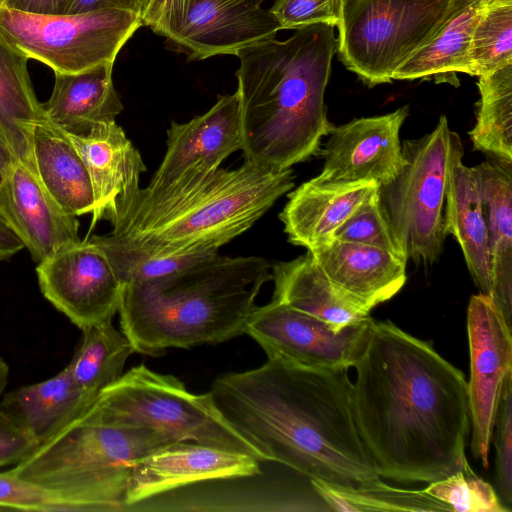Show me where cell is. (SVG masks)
<instances>
[{
	"instance_id": "obj_1",
	"label": "cell",
	"mask_w": 512,
	"mask_h": 512,
	"mask_svg": "<svg viewBox=\"0 0 512 512\" xmlns=\"http://www.w3.org/2000/svg\"><path fill=\"white\" fill-rule=\"evenodd\" d=\"M354 367V420L381 478L431 483L463 468L470 418L460 370L390 321L373 322Z\"/></svg>"
},
{
	"instance_id": "obj_2",
	"label": "cell",
	"mask_w": 512,
	"mask_h": 512,
	"mask_svg": "<svg viewBox=\"0 0 512 512\" xmlns=\"http://www.w3.org/2000/svg\"><path fill=\"white\" fill-rule=\"evenodd\" d=\"M348 369L267 357L257 368L219 375L209 392L265 461L310 480L370 488L383 481L354 420Z\"/></svg>"
},
{
	"instance_id": "obj_3",
	"label": "cell",
	"mask_w": 512,
	"mask_h": 512,
	"mask_svg": "<svg viewBox=\"0 0 512 512\" xmlns=\"http://www.w3.org/2000/svg\"><path fill=\"white\" fill-rule=\"evenodd\" d=\"M336 51L334 27L320 23L236 54L245 161L285 170L321 152L334 127L324 94Z\"/></svg>"
},
{
	"instance_id": "obj_4",
	"label": "cell",
	"mask_w": 512,
	"mask_h": 512,
	"mask_svg": "<svg viewBox=\"0 0 512 512\" xmlns=\"http://www.w3.org/2000/svg\"><path fill=\"white\" fill-rule=\"evenodd\" d=\"M290 169L247 161L139 188L110 221L111 234L158 256L217 253L294 187Z\"/></svg>"
},
{
	"instance_id": "obj_5",
	"label": "cell",
	"mask_w": 512,
	"mask_h": 512,
	"mask_svg": "<svg viewBox=\"0 0 512 512\" xmlns=\"http://www.w3.org/2000/svg\"><path fill=\"white\" fill-rule=\"evenodd\" d=\"M258 256L209 255L164 277L122 286L121 331L135 352L218 344L245 334L262 286L272 280Z\"/></svg>"
},
{
	"instance_id": "obj_6",
	"label": "cell",
	"mask_w": 512,
	"mask_h": 512,
	"mask_svg": "<svg viewBox=\"0 0 512 512\" xmlns=\"http://www.w3.org/2000/svg\"><path fill=\"white\" fill-rule=\"evenodd\" d=\"M175 442L148 428L103 423L85 410L8 471L60 493L81 512L127 511L133 462Z\"/></svg>"
},
{
	"instance_id": "obj_7",
	"label": "cell",
	"mask_w": 512,
	"mask_h": 512,
	"mask_svg": "<svg viewBox=\"0 0 512 512\" xmlns=\"http://www.w3.org/2000/svg\"><path fill=\"white\" fill-rule=\"evenodd\" d=\"M86 411L120 427L148 428L176 441H191L250 455L262 454L223 416L210 392L195 394L173 375L133 366L103 388Z\"/></svg>"
},
{
	"instance_id": "obj_8",
	"label": "cell",
	"mask_w": 512,
	"mask_h": 512,
	"mask_svg": "<svg viewBox=\"0 0 512 512\" xmlns=\"http://www.w3.org/2000/svg\"><path fill=\"white\" fill-rule=\"evenodd\" d=\"M458 136L442 115L431 132L402 143L400 172L379 187L383 212L407 260L414 263L432 264L443 250L445 196Z\"/></svg>"
},
{
	"instance_id": "obj_9",
	"label": "cell",
	"mask_w": 512,
	"mask_h": 512,
	"mask_svg": "<svg viewBox=\"0 0 512 512\" xmlns=\"http://www.w3.org/2000/svg\"><path fill=\"white\" fill-rule=\"evenodd\" d=\"M451 0H341L337 51L365 84L390 83L436 31Z\"/></svg>"
},
{
	"instance_id": "obj_10",
	"label": "cell",
	"mask_w": 512,
	"mask_h": 512,
	"mask_svg": "<svg viewBox=\"0 0 512 512\" xmlns=\"http://www.w3.org/2000/svg\"><path fill=\"white\" fill-rule=\"evenodd\" d=\"M142 25L141 15L121 9L46 15L0 6V39L54 73L73 74L114 63Z\"/></svg>"
},
{
	"instance_id": "obj_11",
	"label": "cell",
	"mask_w": 512,
	"mask_h": 512,
	"mask_svg": "<svg viewBox=\"0 0 512 512\" xmlns=\"http://www.w3.org/2000/svg\"><path fill=\"white\" fill-rule=\"evenodd\" d=\"M512 326L490 296L470 298L467 333L470 378L467 398L472 429L471 451L489 467L490 443L504 388L512 379Z\"/></svg>"
},
{
	"instance_id": "obj_12",
	"label": "cell",
	"mask_w": 512,
	"mask_h": 512,
	"mask_svg": "<svg viewBox=\"0 0 512 512\" xmlns=\"http://www.w3.org/2000/svg\"><path fill=\"white\" fill-rule=\"evenodd\" d=\"M374 320L338 330L311 315L271 300L256 306L245 334L253 338L267 357L314 368L354 367L361 356Z\"/></svg>"
},
{
	"instance_id": "obj_13",
	"label": "cell",
	"mask_w": 512,
	"mask_h": 512,
	"mask_svg": "<svg viewBox=\"0 0 512 512\" xmlns=\"http://www.w3.org/2000/svg\"><path fill=\"white\" fill-rule=\"evenodd\" d=\"M36 273L43 296L81 330L119 310L122 284L87 237L38 263Z\"/></svg>"
},
{
	"instance_id": "obj_14",
	"label": "cell",
	"mask_w": 512,
	"mask_h": 512,
	"mask_svg": "<svg viewBox=\"0 0 512 512\" xmlns=\"http://www.w3.org/2000/svg\"><path fill=\"white\" fill-rule=\"evenodd\" d=\"M409 114L403 106L388 114L354 119L333 127L325 148L324 183L375 182L384 186L400 172L404 158L400 129Z\"/></svg>"
},
{
	"instance_id": "obj_15",
	"label": "cell",
	"mask_w": 512,
	"mask_h": 512,
	"mask_svg": "<svg viewBox=\"0 0 512 512\" xmlns=\"http://www.w3.org/2000/svg\"><path fill=\"white\" fill-rule=\"evenodd\" d=\"M260 461L233 450L179 441L133 462L126 493L127 511L193 484L253 477Z\"/></svg>"
},
{
	"instance_id": "obj_16",
	"label": "cell",
	"mask_w": 512,
	"mask_h": 512,
	"mask_svg": "<svg viewBox=\"0 0 512 512\" xmlns=\"http://www.w3.org/2000/svg\"><path fill=\"white\" fill-rule=\"evenodd\" d=\"M264 0H192L180 26L168 37L193 59L236 55L240 50L275 38L282 30Z\"/></svg>"
},
{
	"instance_id": "obj_17",
	"label": "cell",
	"mask_w": 512,
	"mask_h": 512,
	"mask_svg": "<svg viewBox=\"0 0 512 512\" xmlns=\"http://www.w3.org/2000/svg\"><path fill=\"white\" fill-rule=\"evenodd\" d=\"M241 149L238 93L219 96L204 114L185 123L171 122L166 152L149 185H164L186 174L216 170Z\"/></svg>"
},
{
	"instance_id": "obj_18",
	"label": "cell",
	"mask_w": 512,
	"mask_h": 512,
	"mask_svg": "<svg viewBox=\"0 0 512 512\" xmlns=\"http://www.w3.org/2000/svg\"><path fill=\"white\" fill-rule=\"evenodd\" d=\"M0 214L37 264L81 241L77 218L19 161L0 181Z\"/></svg>"
},
{
	"instance_id": "obj_19",
	"label": "cell",
	"mask_w": 512,
	"mask_h": 512,
	"mask_svg": "<svg viewBox=\"0 0 512 512\" xmlns=\"http://www.w3.org/2000/svg\"><path fill=\"white\" fill-rule=\"evenodd\" d=\"M65 134L83 160L91 181V231L100 220L110 222L119 206L140 188V176L146 166L116 121L98 124L84 135Z\"/></svg>"
},
{
	"instance_id": "obj_20",
	"label": "cell",
	"mask_w": 512,
	"mask_h": 512,
	"mask_svg": "<svg viewBox=\"0 0 512 512\" xmlns=\"http://www.w3.org/2000/svg\"><path fill=\"white\" fill-rule=\"evenodd\" d=\"M308 252L338 289L368 311L406 282L407 261L377 247L332 239Z\"/></svg>"
},
{
	"instance_id": "obj_21",
	"label": "cell",
	"mask_w": 512,
	"mask_h": 512,
	"mask_svg": "<svg viewBox=\"0 0 512 512\" xmlns=\"http://www.w3.org/2000/svg\"><path fill=\"white\" fill-rule=\"evenodd\" d=\"M378 193L375 182L324 183L312 178L289 194L279 219L288 241L309 251L331 241L336 230Z\"/></svg>"
},
{
	"instance_id": "obj_22",
	"label": "cell",
	"mask_w": 512,
	"mask_h": 512,
	"mask_svg": "<svg viewBox=\"0 0 512 512\" xmlns=\"http://www.w3.org/2000/svg\"><path fill=\"white\" fill-rule=\"evenodd\" d=\"M463 156V145L458 136L445 196V233L453 235L459 243L480 293L491 297L493 276L485 207L475 169L464 165Z\"/></svg>"
},
{
	"instance_id": "obj_23",
	"label": "cell",
	"mask_w": 512,
	"mask_h": 512,
	"mask_svg": "<svg viewBox=\"0 0 512 512\" xmlns=\"http://www.w3.org/2000/svg\"><path fill=\"white\" fill-rule=\"evenodd\" d=\"M114 63L73 73H54V85L42 103L45 120L67 134L84 135L94 126L116 121L123 104L114 88Z\"/></svg>"
},
{
	"instance_id": "obj_24",
	"label": "cell",
	"mask_w": 512,
	"mask_h": 512,
	"mask_svg": "<svg viewBox=\"0 0 512 512\" xmlns=\"http://www.w3.org/2000/svg\"><path fill=\"white\" fill-rule=\"evenodd\" d=\"M272 268V300L311 315L341 330L370 318L361 307L325 275L307 251L290 261L275 263Z\"/></svg>"
},
{
	"instance_id": "obj_25",
	"label": "cell",
	"mask_w": 512,
	"mask_h": 512,
	"mask_svg": "<svg viewBox=\"0 0 512 512\" xmlns=\"http://www.w3.org/2000/svg\"><path fill=\"white\" fill-rule=\"evenodd\" d=\"M95 398L76 383L66 366L49 379L7 393L0 406L40 445L82 414Z\"/></svg>"
},
{
	"instance_id": "obj_26",
	"label": "cell",
	"mask_w": 512,
	"mask_h": 512,
	"mask_svg": "<svg viewBox=\"0 0 512 512\" xmlns=\"http://www.w3.org/2000/svg\"><path fill=\"white\" fill-rule=\"evenodd\" d=\"M474 169L488 224L491 298L512 326V162L489 156Z\"/></svg>"
},
{
	"instance_id": "obj_27",
	"label": "cell",
	"mask_w": 512,
	"mask_h": 512,
	"mask_svg": "<svg viewBox=\"0 0 512 512\" xmlns=\"http://www.w3.org/2000/svg\"><path fill=\"white\" fill-rule=\"evenodd\" d=\"M32 155L40 181L68 214H92L94 197L88 171L63 131L45 119L40 121L33 130Z\"/></svg>"
},
{
	"instance_id": "obj_28",
	"label": "cell",
	"mask_w": 512,
	"mask_h": 512,
	"mask_svg": "<svg viewBox=\"0 0 512 512\" xmlns=\"http://www.w3.org/2000/svg\"><path fill=\"white\" fill-rule=\"evenodd\" d=\"M485 0H451L444 18L429 40L396 71L393 80L434 76L449 80L455 73L470 75L469 49L473 29Z\"/></svg>"
},
{
	"instance_id": "obj_29",
	"label": "cell",
	"mask_w": 512,
	"mask_h": 512,
	"mask_svg": "<svg viewBox=\"0 0 512 512\" xmlns=\"http://www.w3.org/2000/svg\"><path fill=\"white\" fill-rule=\"evenodd\" d=\"M27 62L26 57L0 39V129L17 160L37 175L32 136L35 126L45 118Z\"/></svg>"
},
{
	"instance_id": "obj_30",
	"label": "cell",
	"mask_w": 512,
	"mask_h": 512,
	"mask_svg": "<svg viewBox=\"0 0 512 512\" xmlns=\"http://www.w3.org/2000/svg\"><path fill=\"white\" fill-rule=\"evenodd\" d=\"M82 339L68 363L76 383L85 391L98 395L123 374L127 359L136 353L112 320L91 325L82 330Z\"/></svg>"
},
{
	"instance_id": "obj_31",
	"label": "cell",
	"mask_w": 512,
	"mask_h": 512,
	"mask_svg": "<svg viewBox=\"0 0 512 512\" xmlns=\"http://www.w3.org/2000/svg\"><path fill=\"white\" fill-rule=\"evenodd\" d=\"M478 77L480 101L470 131L473 148L512 162V63Z\"/></svg>"
},
{
	"instance_id": "obj_32",
	"label": "cell",
	"mask_w": 512,
	"mask_h": 512,
	"mask_svg": "<svg viewBox=\"0 0 512 512\" xmlns=\"http://www.w3.org/2000/svg\"><path fill=\"white\" fill-rule=\"evenodd\" d=\"M311 483L330 511H452L423 489H399L385 482L364 489H347L316 480Z\"/></svg>"
},
{
	"instance_id": "obj_33",
	"label": "cell",
	"mask_w": 512,
	"mask_h": 512,
	"mask_svg": "<svg viewBox=\"0 0 512 512\" xmlns=\"http://www.w3.org/2000/svg\"><path fill=\"white\" fill-rule=\"evenodd\" d=\"M469 63L472 76L512 63V0H485L473 29Z\"/></svg>"
},
{
	"instance_id": "obj_34",
	"label": "cell",
	"mask_w": 512,
	"mask_h": 512,
	"mask_svg": "<svg viewBox=\"0 0 512 512\" xmlns=\"http://www.w3.org/2000/svg\"><path fill=\"white\" fill-rule=\"evenodd\" d=\"M88 239L105 255L122 286L164 277L215 254L158 256L134 248L111 233Z\"/></svg>"
},
{
	"instance_id": "obj_35",
	"label": "cell",
	"mask_w": 512,
	"mask_h": 512,
	"mask_svg": "<svg viewBox=\"0 0 512 512\" xmlns=\"http://www.w3.org/2000/svg\"><path fill=\"white\" fill-rule=\"evenodd\" d=\"M423 491L459 512H510L490 483L474 473L467 462L448 477L429 483Z\"/></svg>"
},
{
	"instance_id": "obj_36",
	"label": "cell",
	"mask_w": 512,
	"mask_h": 512,
	"mask_svg": "<svg viewBox=\"0 0 512 512\" xmlns=\"http://www.w3.org/2000/svg\"><path fill=\"white\" fill-rule=\"evenodd\" d=\"M333 239L377 247L408 261L383 212L379 193L361 205L336 230Z\"/></svg>"
},
{
	"instance_id": "obj_37",
	"label": "cell",
	"mask_w": 512,
	"mask_h": 512,
	"mask_svg": "<svg viewBox=\"0 0 512 512\" xmlns=\"http://www.w3.org/2000/svg\"><path fill=\"white\" fill-rule=\"evenodd\" d=\"M0 509L81 512L78 505L60 493L9 471L0 473Z\"/></svg>"
},
{
	"instance_id": "obj_38",
	"label": "cell",
	"mask_w": 512,
	"mask_h": 512,
	"mask_svg": "<svg viewBox=\"0 0 512 512\" xmlns=\"http://www.w3.org/2000/svg\"><path fill=\"white\" fill-rule=\"evenodd\" d=\"M495 491L502 504H512V379L504 388L494 426Z\"/></svg>"
},
{
	"instance_id": "obj_39",
	"label": "cell",
	"mask_w": 512,
	"mask_h": 512,
	"mask_svg": "<svg viewBox=\"0 0 512 512\" xmlns=\"http://www.w3.org/2000/svg\"><path fill=\"white\" fill-rule=\"evenodd\" d=\"M341 0H275L268 10L281 29H300L313 24L337 26Z\"/></svg>"
},
{
	"instance_id": "obj_40",
	"label": "cell",
	"mask_w": 512,
	"mask_h": 512,
	"mask_svg": "<svg viewBox=\"0 0 512 512\" xmlns=\"http://www.w3.org/2000/svg\"><path fill=\"white\" fill-rule=\"evenodd\" d=\"M192 0H149L142 24L166 38L184 21Z\"/></svg>"
},
{
	"instance_id": "obj_41",
	"label": "cell",
	"mask_w": 512,
	"mask_h": 512,
	"mask_svg": "<svg viewBox=\"0 0 512 512\" xmlns=\"http://www.w3.org/2000/svg\"><path fill=\"white\" fill-rule=\"evenodd\" d=\"M37 446L0 406V467L17 464Z\"/></svg>"
},
{
	"instance_id": "obj_42",
	"label": "cell",
	"mask_w": 512,
	"mask_h": 512,
	"mask_svg": "<svg viewBox=\"0 0 512 512\" xmlns=\"http://www.w3.org/2000/svg\"><path fill=\"white\" fill-rule=\"evenodd\" d=\"M149 0H72L65 14L98 9H121L142 15Z\"/></svg>"
},
{
	"instance_id": "obj_43",
	"label": "cell",
	"mask_w": 512,
	"mask_h": 512,
	"mask_svg": "<svg viewBox=\"0 0 512 512\" xmlns=\"http://www.w3.org/2000/svg\"><path fill=\"white\" fill-rule=\"evenodd\" d=\"M72 0H1L0 6L9 9L46 15L65 14Z\"/></svg>"
},
{
	"instance_id": "obj_44",
	"label": "cell",
	"mask_w": 512,
	"mask_h": 512,
	"mask_svg": "<svg viewBox=\"0 0 512 512\" xmlns=\"http://www.w3.org/2000/svg\"><path fill=\"white\" fill-rule=\"evenodd\" d=\"M25 246L0 214V261L12 257Z\"/></svg>"
},
{
	"instance_id": "obj_45",
	"label": "cell",
	"mask_w": 512,
	"mask_h": 512,
	"mask_svg": "<svg viewBox=\"0 0 512 512\" xmlns=\"http://www.w3.org/2000/svg\"><path fill=\"white\" fill-rule=\"evenodd\" d=\"M17 161L10 144L0 129V181Z\"/></svg>"
},
{
	"instance_id": "obj_46",
	"label": "cell",
	"mask_w": 512,
	"mask_h": 512,
	"mask_svg": "<svg viewBox=\"0 0 512 512\" xmlns=\"http://www.w3.org/2000/svg\"><path fill=\"white\" fill-rule=\"evenodd\" d=\"M9 377V368L6 362L0 358V395L4 391Z\"/></svg>"
},
{
	"instance_id": "obj_47",
	"label": "cell",
	"mask_w": 512,
	"mask_h": 512,
	"mask_svg": "<svg viewBox=\"0 0 512 512\" xmlns=\"http://www.w3.org/2000/svg\"><path fill=\"white\" fill-rule=\"evenodd\" d=\"M149 2V1H148Z\"/></svg>"
},
{
	"instance_id": "obj_48",
	"label": "cell",
	"mask_w": 512,
	"mask_h": 512,
	"mask_svg": "<svg viewBox=\"0 0 512 512\" xmlns=\"http://www.w3.org/2000/svg\"><path fill=\"white\" fill-rule=\"evenodd\" d=\"M1 1V0H0Z\"/></svg>"
}]
</instances>
